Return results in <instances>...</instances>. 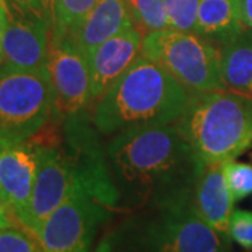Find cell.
I'll use <instances>...</instances> for the list:
<instances>
[{
	"instance_id": "ac0fdd59",
	"label": "cell",
	"mask_w": 252,
	"mask_h": 252,
	"mask_svg": "<svg viewBox=\"0 0 252 252\" xmlns=\"http://www.w3.org/2000/svg\"><path fill=\"white\" fill-rule=\"evenodd\" d=\"M133 24L144 35L153 31L168 30L164 0H126Z\"/></svg>"
},
{
	"instance_id": "9c48e42d",
	"label": "cell",
	"mask_w": 252,
	"mask_h": 252,
	"mask_svg": "<svg viewBox=\"0 0 252 252\" xmlns=\"http://www.w3.org/2000/svg\"><path fill=\"white\" fill-rule=\"evenodd\" d=\"M46 69L54 91V115L66 121L80 115L90 107L87 59L67 36L56 41L51 39Z\"/></svg>"
},
{
	"instance_id": "2e32d148",
	"label": "cell",
	"mask_w": 252,
	"mask_h": 252,
	"mask_svg": "<svg viewBox=\"0 0 252 252\" xmlns=\"http://www.w3.org/2000/svg\"><path fill=\"white\" fill-rule=\"evenodd\" d=\"M220 52L227 89L252 97V30L225 42Z\"/></svg>"
},
{
	"instance_id": "cb8c5ba5",
	"label": "cell",
	"mask_w": 252,
	"mask_h": 252,
	"mask_svg": "<svg viewBox=\"0 0 252 252\" xmlns=\"http://www.w3.org/2000/svg\"><path fill=\"white\" fill-rule=\"evenodd\" d=\"M241 17L248 30H252V0H240Z\"/></svg>"
},
{
	"instance_id": "44dd1931",
	"label": "cell",
	"mask_w": 252,
	"mask_h": 252,
	"mask_svg": "<svg viewBox=\"0 0 252 252\" xmlns=\"http://www.w3.org/2000/svg\"><path fill=\"white\" fill-rule=\"evenodd\" d=\"M0 252H44L32 233L21 227L0 228Z\"/></svg>"
},
{
	"instance_id": "52a82bcc",
	"label": "cell",
	"mask_w": 252,
	"mask_h": 252,
	"mask_svg": "<svg viewBox=\"0 0 252 252\" xmlns=\"http://www.w3.org/2000/svg\"><path fill=\"white\" fill-rule=\"evenodd\" d=\"M117 212L80 185L35 233L44 252H90L98 230Z\"/></svg>"
},
{
	"instance_id": "8fae6325",
	"label": "cell",
	"mask_w": 252,
	"mask_h": 252,
	"mask_svg": "<svg viewBox=\"0 0 252 252\" xmlns=\"http://www.w3.org/2000/svg\"><path fill=\"white\" fill-rule=\"evenodd\" d=\"M6 6V4H4ZM7 21L1 38V62L21 70H46L51 26L45 20L6 7Z\"/></svg>"
},
{
	"instance_id": "30bf717a",
	"label": "cell",
	"mask_w": 252,
	"mask_h": 252,
	"mask_svg": "<svg viewBox=\"0 0 252 252\" xmlns=\"http://www.w3.org/2000/svg\"><path fill=\"white\" fill-rule=\"evenodd\" d=\"M38 162L36 143H0V202L18 227L31 199Z\"/></svg>"
},
{
	"instance_id": "7c38bea8",
	"label": "cell",
	"mask_w": 252,
	"mask_h": 252,
	"mask_svg": "<svg viewBox=\"0 0 252 252\" xmlns=\"http://www.w3.org/2000/svg\"><path fill=\"white\" fill-rule=\"evenodd\" d=\"M144 34L130 27L95 48L86 59L90 72L91 105L101 99L142 55Z\"/></svg>"
},
{
	"instance_id": "7a4b0ae2",
	"label": "cell",
	"mask_w": 252,
	"mask_h": 252,
	"mask_svg": "<svg viewBox=\"0 0 252 252\" xmlns=\"http://www.w3.org/2000/svg\"><path fill=\"white\" fill-rule=\"evenodd\" d=\"M192 93L160 64L140 55L108 93L93 105L91 122L104 136L140 127L174 125Z\"/></svg>"
},
{
	"instance_id": "d4e9b609",
	"label": "cell",
	"mask_w": 252,
	"mask_h": 252,
	"mask_svg": "<svg viewBox=\"0 0 252 252\" xmlns=\"http://www.w3.org/2000/svg\"><path fill=\"white\" fill-rule=\"evenodd\" d=\"M7 227H18V225L11 219L9 212L6 210V207L3 206L1 202H0V228H7Z\"/></svg>"
},
{
	"instance_id": "603a6c76",
	"label": "cell",
	"mask_w": 252,
	"mask_h": 252,
	"mask_svg": "<svg viewBox=\"0 0 252 252\" xmlns=\"http://www.w3.org/2000/svg\"><path fill=\"white\" fill-rule=\"evenodd\" d=\"M3 1H4L6 7L16 10L26 16L45 20L46 23L52 27V18L49 14L46 0H3Z\"/></svg>"
},
{
	"instance_id": "8992f818",
	"label": "cell",
	"mask_w": 252,
	"mask_h": 252,
	"mask_svg": "<svg viewBox=\"0 0 252 252\" xmlns=\"http://www.w3.org/2000/svg\"><path fill=\"white\" fill-rule=\"evenodd\" d=\"M54 117V91L46 70L0 66V143L28 142Z\"/></svg>"
},
{
	"instance_id": "3957f363",
	"label": "cell",
	"mask_w": 252,
	"mask_h": 252,
	"mask_svg": "<svg viewBox=\"0 0 252 252\" xmlns=\"http://www.w3.org/2000/svg\"><path fill=\"white\" fill-rule=\"evenodd\" d=\"M228 241L189 206L147 207L124 213L94 252H215Z\"/></svg>"
},
{
	"instance_id": "9a60e30c",
	"label": "cell",
	"mask_w": 252,
	"mask_h": 252,
	"mask_svg": "<svg viewBox=\"0 0 252 252\" xmlns=\"http://www.w3.org/2000/svg\"><path fill=\"white\" fill-rule=\"evenodd\" d=\"M248 28L241 17L240 0H200L195 32L216 46H223Z\"/></svg>"
},
{
	"instance_id": "ba28073f",
	"label": "cell",
	"mask_w": 252,
	"mask_h": 252,
	"mask_svg": "<svg viewBox=\"0 0 252 252\" xmlns=\"http://www.w3.org/2000/svg\"><path fill=\"white\" fill-rule=\"evenodd\" d=\"M38 154L39 162L34 188L21 220V228L34 235L46 219L70 198L77 185V165L70 150L38 144Z\"/></svg>"
},
{
	"instance_id": "484cf974",
	"label": "cell",
	"mask_w": 252,
	"mask_h": 252,
	"mask_svg": "<svg viewBox=\"0 0 252 252\" xmlns=\"http://www.w3.org/2000/svg\"><path fill=\"white\" fill-rule=\"evenodd\" d=\"M6 21H7L6 6H4V1L0 0V62H1V38H3V32H4V27H6Z\"/></svg>"
},
{
	"instance_id": "83f0119b",
	"label": "cell",
	"mask_w": 252,
	"mask_h": 252,
	"mask_svg": "<svg viewBox=\"0 0 252 252\" xmlns=\"http://www.w3.org/2000/svg\"><path fill=\"white\" fill-rule=\"evenodd\" d=\"M215 252H231V247H230V241L225 243L223 247H220L219 250H216Z\"/></svg>"
},
{
	"instance_id": "4316f807",
	"label": "cell",
	"mask_w": 252,
	"mask_h": 252,
	"mask_svg": "<svg viewBox=\"0 0 252 252\" xmlns=\"http://www.w3.org/2000/svg\"><path fill=\"white\" fill-rule=\"evenodd\" d=\"M54 3H55V0H46V4H48V9H49V14H51L52 21H54Z\"/></svg>"
},
{
	"instance_id": "ffe728a7",
	"label": "cell",
	"mask_w": 252,
	"mask_h": 252,
	"mask_svg": "<svg viewBox=\"0 0 252 252\" xmlns=\"http://www.w3.org/2000/svg\"><path fill=\"white\" fill-rule=\"evenodd\" d=\"M224 177L234 200H241L252 193V165L247 162H224Z\"/></svg>"
},
{
	"instance_id": "e0dca14e",
	"label": "cell",
	"mask_w": 252,
	"mask_h": 252,
	"mask_svg": "<svg viewBox=\"0 0 252 252\" xmlns=\"http://www.w3.org/2000/svg\"><path fill=\"white\" fill-rule=\"evenodd\" d=\"M98 0H55L51 39L72 35L89 17Z\"/></svg>"
},
{
	"instance_id": "d6986e66",
	"label": "cell",
	"mask_w": 252,
	"mask_h": 252,
	"mask_svg": "<svg viewBox=\"0 0 252 252\" xmlns=\"http://www.w3.org/2000/svg\"><path fill=\"white\" fill-rule=\"evenodd\" d=\"M200 0H164L170 30L195 32Z\"/></svg>"
},
{
	"instance_id": "277c9868",
	"label": "cell",
	"mask_w": 252,
	"mask_h": 252,
	"mask_svg": "<svg viewBox=\"0 0 252 252\" xmlns=\"http://www.w3.org/2000/svg\"><path fill=\"white\" fill-rule=\"evenodd\" d=\"M175 125L205 164L231 161L252 149V97L230 89L192 93Z\"/></svg>"
},
{
	"instance_id": "4fadbf2b",
	"label": "cell",
	"mask_w": 252,
	"mask_h": 252,
	"mask_svg": "<svg viewBox=\"0 0 252 252\" xmlns=\"http://www.w3.org/2000/svg\"><path fill=\"white\" fill-rule=\"evenodd\" d=\"M234 202L225 181L224 162L205 164L190 198V209L217 233L228 235Z\"/></svg>"
},
{
	"instance_id": "7402d4cb",
	"label": "cell",
	"mask_w": 252,
	"mask_h": 252,
	"mask_svg": "<svg viewBox=\"0 0 252 252\" xmlns=\"http://www.w3.org/2000/svg\"><path fill=\"white\" fill-rule=\"evenodd\" d=\"M228 235L241 247L252 248V212L234 210L230 217Z\"/></svg>"
},
{
	"instance_id": "5bb4252c",
	"label": "cell",
	"mask_w": 252,
	"mask_h": 252,
	"mask_svg": "<svg viewBox=\"0 0 252 252\" xmlns=\"http://www.w3.org/2000/svg\"><path fill=\"white\" fill-rule=\"evenodd\" d=\"M133 26L126 0H98L86 21L67 38L87 58L109 38Z\"/></svg>"
},
{
	"instance_id": "6da1fadb",
	"label": "cell",
	"mask_w": 252,
	"mask_h": 252,
	"mask_svg": "<svg viewBox=\"0 0 252 252\" xmlns=\"http://www.w3.org/2000/svg\"><path fill=\"white\" fill-rule=\"evenodd\" d=\"M118 212L189 206L205 162L177 125L140 127L111 137L105 147Z\"/></svg>"
},
{
	"instance_id": "5b68a950",
	"label": "cell",
	"mask_w": 252,
	"mask_h": 252,
	"mask_svg": "<svg viewBox=\"0 0 252 252\" xmlns=\"http://www.w3.org/2000/svg\"><path fill=\"white\" fill-rule=\"evenodd\" d=\"M142 55L164 67L190 93L227 89L220 48L196 34L170 28L149 32Z\"/></svg>"
}]
</instances>
